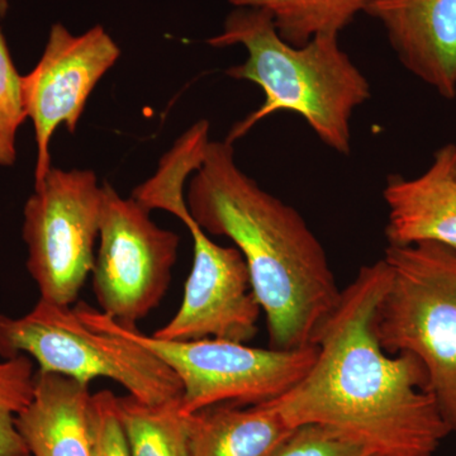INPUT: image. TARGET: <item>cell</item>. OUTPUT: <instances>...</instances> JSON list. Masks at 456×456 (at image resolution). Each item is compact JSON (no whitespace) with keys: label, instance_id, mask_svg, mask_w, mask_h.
Instances as JSON below:
<instances>
[{"label":"cell","instance_id":"6da1fadb","mask_svg":"<svg viewBox=\"0 0 456 456\" xmlns=\"http://www.w3.org/2000/svg\"><path fill=\"white\" fill-rule=\"evenodd\" d=\"M387 284L384 259L360 268L318 332L310 371L268 403L294 428L323 426L377 456H432L452 428L421 362L387 353L378 338Z\"/></svg>","mask_w":456,"mask_h":456},{"label":"cell","instance_id":"7a4b0ae2","mask_svg":"<svg viewBox=\"0 0 456 456\" xmlns=\"http://www.w3.org/2000/svg\"><path fill=\"white\" fill-rule=\"evenodd\" d=\"M198 226L242 254L273 349L316 344L341 298L329 257L301 213L259 187L236 163L233 143L209 141L185 196Z\"/></svg>","mask_w":456,"mask_h":456},{"label":"cell","instance_id":"3957f363","mask_svg":"<svg viewBox=\"0 0 456 456\" xmlns=\"http://www.w3.org/2000/svg\"><path fill=\"white\" fill-rule=\"evenodd\" d=\"M207 42L213 47L244 46L248 59L226 74L256 84L264 93L263 104L233 126L228 142H236L272 114L290 112L301 116L332 151L350 154L351 118L370 99L371 88L341 49L338 35L316 36L293 46L281 37L268 12L236 8L224 31Z\"/></svg>","mask_w":456,"mask_h":456},{"label":"cell","instance_id":"277c9868","mask_svg":"<svg viewBox=\"0 0 456 456\" xmlns=\"http://www.w3.org/2000/svg\"><path fill=\"white\" fill-rule=\"evenodd\" d=\"M388 284L375 330L389 354H411L426 371L456 434V251L434 242L387 246Z\"/></svg>","mask_w":456,"mask_h":456},{"label":"cell","instance_id":"5b68a950","mask_svg":"<svg viewBox=\"0 0 456 456\" xmlns=\"http://www.w3.org/2000/svg\"><path fill=\"white\" fill-rule=\"evenodd\" d=\"M74 310L93 330L136 342L163 360L182 382L180 408L187 416L217 404L254 406L281 397L301 382L317 356L316 344L281 350L224 338L161 340L117 322L86 302Z\"/></svg>","mask_w":456,"mask_h":456},{"label":"cell","instance_id":"8992f818","mask_svg":"<svg viewBox=\"0 0 456 456\" xmlns=\"http://www.w3.org/2000/svg\"><path fill=\"white\" fill-rule=\"evenodd\" d=\"M0 355L29 356L38 371L89 384L107 378L146 404L180 401L183 386L154 353L121 336L86 325L71 305L38 299L25 316L0 314Z\"/></svg>","mask_w":456,"mask_h":456},{"label":"cell","instance_id":"52a82bcc","mask_svg":"<svg viewBox=\"0 0 456 456\" xmlns=\"http://www.w3.org/2000/svg\"><path fill=\"white\" fill-rule=\"evenodd\" d=\"M102 187L92 170L51 167L25 206L27 270L40 298L71 305L95 263Z\"/></svg>","mask_w":456,"mask_h":456},{"label":"cell","instance_id":"ba28073f","mask_svg":"<svg viewBox=\"0 0 456 456\" xmlns=\"http://www.w3.org/2000/svg\"><path fill=\"white\" fill-rule=\"evenodd\" d=\"M179 236L159 227L150 211L112 185H102L99 248L93 290L102 314L136 326L159 307L169 289Z\"/></svg>","mask_w":456,"mask_h":456},{"label":"cell","instance_id":"9c48e42d","mask_svg":"<svg viewBox=\"0 0 456 456\" xmlns=\"http://www.w3.org/2000/svg\"><path fill=\"white\" fill-rule=\"evenodd\" d=\"M119 56L118 45L102 26L80 36L61 23L51 27L40 61L22 79L27 118L33 123L37 145L35 185L53 167L50 143L57 127L77 131L90 94Z\"/></svg>","mask_w":456,"mask_h":456},{"label":"cell","instance_id":"30bf717a","mask_svg":"<svg viewBox=\"0 0 456 456\" xmlns=\"http://www.w3.org/2000/svg\"><path fill=\"white\" fill-rule=\"evenodd\" d=\"M193 237V265L178 312L152 336L161 340H253L263 311L237 248L213 242L193 217L184 221Z\"/></svg>","mask_w":456,"mask_h":456},{"label":"cell","instance_id":"8fae6325","mask_svg":"<svg viewBox=\"0 0 456 456\" xmlns=\"http://www.w3.org/2000/svg\"><path fill=\"white\" fill-rule=\"evenodd\" d=\"M365 13L411 74L441 97H456V0H369Z\"/></svg>","mask_w":456,"mask_h":456},{"label":"cell","instance_id":"7c38bea8","mask_svg":"<svg viewBox=\"0 0 456 456\" xmlns=\"http://www.w3.org/2000/svg\"><path fill=\"white\" fill-rule=\"evenodd\" d=\"M383 198L388 245L434 242L456 251L455 143L437 149L430 167L416 178L389 175Z\"/></svg>","mask_w":456,"mask_h":456},{"label":"cell","instance_id":"4fadbf2b","mask_svg":"<svg viewBox=\"0 0 456 456\" xmlns=\"http://www.w3.org/2000/svg\"><path fill=\"white\" fill-rule=\"evenodd\" d=\"M89 384L55 373H36L35 395L16 417L31 456H93Z\"/></svg>","mask_w":456,"mask_h":456},{"label":"cell","instance_id":"5bb4252c","mask_svg":"<svg viewBox=\"0 0 456 456\" xmlns=\"http://www.w3.org/2000/svg\"><path fill=\"white\" fill-rule=\"evenodd\" d=\"M191 456H277L296 428L272 404H217L188 416Z\"/></svg>","mask_w":456,"mask_h":456},{"label":"cell","instance_id":"9a60e30c","mask_svg":"<svg viewBox=\"0 0 456 456\" xmlns=\"http://www.w3.org/2000/svg\"><path fill=\"white\" fill-rule=\"evenodd\" d=\"M236 8L268 12L281 37L303 46L321 35H338L362 13L369 0H230Z\"/></svg>","mask_w":456,"mask_h":456},{"label":"cell","instance_id":"2e32d148","mask_svg":"<svg viewBox=\"0 0 456 456\" xmlns=\"http://www.w3.org/2000/svg\"><path fill=\"white\" fill-rule=\"evenodd\" d=\"M209 141L208 121L202 119L191 126L161 159L154 176L134 189L132 198L150 212L164 209L184 221L191 215L184 184L202 165Z\"/></svg>","mask_w":456,"mask_h":456},{"label":"cell","instance_id":"e0dca14e","mask_svg":"<svg viewBox=\"0 0 456 456\" xmlns=\"http://www.w3.org/2000/svg\"><path fill=\"white\" fill-rule=\"evenodd\" d=\"M118 412L131 456H191L180 401L151 406L128 395L118 397Z\"/></svg>","mask_w":456,"mask_h":456},{"label":"cell","instance_id":"ac0fdd59","mask_svg":"<svg viewBox=\"0 0 456 456\" xmlns=\"http://www.w3.org/2000/svg\"><path fill=\"white\" fill-rule=\"evenodd\" d=\"M36 373L27 355L0 362V456H31L16 426V417L31 403Z\"/></svg>","mask_w":456,"mask_h":456},{"label":"cell","instance_id":"d6986e66","mask_svg":"<svg viewBox=\"0 0 456 456\" xmlns=\"http://www.w3.org/2000/svg\"><path fill=\"white\" fill-rule=\"evenodd\" d=\"M22 79L0 31V167L16 163L17 132L27 118Z\"/></svg>","mask_w":456,"mask_h":456},{"label":"cell","instance_id":"ffe728a7","mask_svg":"<svg viewBox=\"0 0 456 456\" xmlns=\"http://www.w3.org/2000/svg\"><path fill=\"white\" fill-rule=\"evenodd\" d=\"M89 430L93 456H131L118 412V397L110 391L92 395Z\"/></svg>","mask_w":456,"mask_h":456},{"label":"cell","instance_id":"44dd1931","mask_svg":"<svg viewBox=\"0 0 456 456\" xmlns=\"http://www.w3.org/2000/svg\"><path fill=\"white\" fill-rule=\"evenodd\" d=\"M277 456H377L353 440L320 425L299 426Z\"/></svg>","mask_w":456,"mask_h":456},{"label":"cell","instance_id":"7402d4cb","mask_svg":"<svg viewBox=\"0 0 456 456\" xmlns=\"http://www.w3.org/2000/svg\"><path fill=\"white\" fill-rule=\"evenodd\" d=\"M8 7V0H0V17H4L7 14Z\"/></svg>","mask_w":456,"mask_h":456}]
</instances>
